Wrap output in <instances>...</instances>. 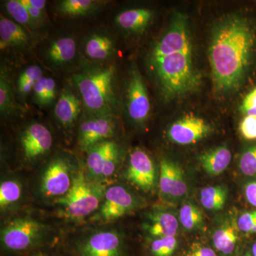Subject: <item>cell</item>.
<instances>
[{
  "mask_svg": "<svg viewBox=\"0 0 256 256\" xmlns=\"http://www.w3.org/2000/svg\"><path fill=\"white\" fill-rule=\"evenodd\" d=\"M208 57L216 92L238 90L256 66L255 16L239 13L217 24L212 32Z\"/></svg>",
  "mask_w": 256,
  "mask_h": 256,
  "instance_id": "cell-1",
  "label": "cell"
},
{
  "mask_svg": "<svg viewBox=\"0 0 256 256\" xmlns=\"http://www.w3.org/2000/svg\"><path fill=\"white\" fill-rule=\"evenodd\" d=\"M148 64L166 98L180 97L198 88L201 76L194 63L186 15H175L168 31L152 47Z\"/></svg>",
  "mask_w": 256,
  "mask_h": 256,
  "instance_id": "cell-2",
  "label": "cell"
},
{
  "mask_svg": "<svg viewBox=\"0 0 256 256\" xmlns=\"http://www.w3.org/2000/svg\"><path fill=\"white\" fill-rule=\"evenodd\" d=\"M72 80L90 116H114L118 100L114 66L86 69L74 75Z\"/></svg>",
  "mask_w": 256,
  "mask_h": 256,
  "instance_id": "cell-3",
  "label": "cell"
},
{
  "mask_svg": "<svg viewBox=\"0 0 256 256\" xmlns=\"http://www.w3.org/2000/svg\"><path fill=\"white\" fill-rule=\"evenodd\" d=\"M48 224L31 215L16 216L2 225V256H21L54 244Z\"/></svg>",
  "mask_w": 256,
  "mask_h": 256,
  "instance_id": "cell-4",
  "label": "cell"
},
{
  "mask_svg": "<svg viewBox=\"0 0 256 256\" xmlns=\"http://www.w3.org/2000/svg\"><path fill=\"white\" fill-rule=\"evenodd\" d=\"M108 185L89 180L82 166L68 193L54 202L58 214L72 223L88 220L98 210Z\"/></svg>",
  "mask_w": 256,
  "mask_h": 256,
  "instance_id": "cell-5",
  "label": "cell"
},
{
  "mask_svg": "<svg viewBox=\"0 0 256 256\" xmlns=\"http://www.w3.org/2000/svg\"><path fill=\"white\" fill-rule=\"evenodd\" d=\"M82 168L68 156H55L38 173L35 190L37 196L44 201H58L70 191Z\"/></svg>",
  "mask_w": 256,
  "mask_h": 256,
  "instance_id": "cell-6",
  "label": "cell"
},
{
  "mask_svg": "<svg viewBox=\"0 0 256 256\" xmlns=\"http://www.w3.org/2000/svg\"><path fill=\"white\" fill-rule=\"evenodd\" d=\"M63 252L64 256H126L124 236L116 228L92 229L74 237Z\"/></svg>",
  "mask_w": 256,
  "mask_h": 256,
  "instance_id": "cell-7",
  "label": "cell"
},
{
  "mask_svg": "<svg viewBox=\"0 0 256 256\" xmlns=\"http://www.w3.org/2000/svg\"><path fill=\"white\" fill-rule=\"evenodd\" d=\"M142 204L139 197L124 185L109 184L98 210L89 220L94 224L111 223L140 208Z\"/></svg>",
  "mask_w": 256,
  "mask_h": 256,
  "instance_id": "cell-8",
  "label": "cell"
},
{
  "mask_svg": "<svg viewBox=\"0 0 256 256\" xmlns=\"http://www.w3.org/2000/svg\"><path fill=\"white\" fill-rule=\"evenodd\" d=\"M122 178L138 190L150 192L156 188L158 176L154 162L146 151L136 148L130 153Z\"/></svg>",
  "mask_w": 256,
  "mask_h": 256,
  "instance_id": "cell-9",
  "label": "cell"
},
{
  "mask_svg": "<svg viewBox=\"0 0 256 256\" xmlns=\"http://www.w3.org/2000/svg\"><path fill=\"white\" fill-rule=\"evenodd\" d=\"M22 160L25 164L33 166L46 156L53 146V137L43 124H32L22 131L20 138Z\"/></svg>",
  "mask_w": 256,
  "mask_h": 256,
  "instance_id": "cell-10",
  "label": "cell"
},
{
  "mask_svg": "<svg viewBox=\"0 0 256 256\" xmlns=\"http://www.w3.org/2000/svg\"><path fill=\"white\" fill-rule=\"evenodd\" d=\"M126 94L130 118L134 124H144L150 114V101L144 80L136 66L132 67L130 74Z\"/></svg>",
  "mask_w": 256,
  "mask_h": 256,
  "instance_id": "cell-11",
  "label": "cell"
},
{
  "mask_svg": "<svg viewBox=\"0 0 256 256\" xmlns=\"http://www.w3.org/2000/svg\"><path fill=\"white\" fill-rule=\"evenodd\" d=\"M117 129L114 116H90L79 127L78 142L82 150L86 152L92 146L114 138Z\"/></svg>",
  "mask_w": 256,
  "mask_h": 256,
  "instance_id": "cell-12",
  "label": "cell"
},
{
  "mask_svg": "<svg viewBox=\"0 0 256 256\" xmlns=\"http://www.w3.org/2000/svg\"><path fill=\"white\" fill-rule=\"evenodd\" d=\"M212 127L204 119L193 114H186L175 121L168 129V138L182 146L194 144L208 136Z\"/></svg>",
  "mask_w": 256,
  "mask_h": 256,
  "instance_id": "cell-13",
  "label": "cell"
},
{
  "mask_svg": "<svg viewBox=\"0 0 256 256\" xmlns=\"http://www.w3.org/2000/svg\"><path fill=\"white\" fill-rule=\"evenodd\" d=\"M158 181L163 198H180L188 193V184L182 170L171 160L162 159L160 161Z\"/></svg>",
  "mask_w": 256,
  "mask_h": 256,
  "instance_id": "cell-14",
  "label": "cell"
},
{
  "mask_svg": "<svg viewBox=\"0 0 256 256\" xmlns=\"http://www.w3.org/2000/svg\"><path fill=\"white\" fill-rule=\"evenodd\" d=\"M143 228L152 239L175 236L178 228V220L170 212L154 210L146 214Z\"/></svg>",
  "mask_w": 256,
  "mask_h": 256,
  "instance_id": "cell-15",
  "label": "cell"
},
{
  "mask_svg": "<svg viewBox=\"0 0 256 256\" xmlns=\"http://www.w3.org/2000/svg\"><path fill=\"white\" fill-rule=\"evenodd\" d=\"M116 144L117 143L114 141L108 140L98 143L88 150L84 170L89 180L96 182L102 183L101 176L104 166L111 150Z\"/></svg>",
  "mask_w": 256,
  "mask_h": 256,
  "instance_id": "cell-16",
  "label": "cell"
},
{
  "mask_svg": "<svg viewBox=\"0 0 256 256\" xmlns=\"http://www.w3.org/2000/svg\"><path fill=\"white\" fill-rule=\"evenodd\" d=\"M24 188L18 176H4L0 183V210L2 214L12 212L22 201Z\"/></svg>",
  "mask_w": 256,
  "mask_h": 256,
  "instance_id": "cell-17",
  "label": "cell"
},
{
  "mask_svg": "<svg viewBox=\"0 0 256 256\" xmlns=\"http://www.w3.org/2000/svg\"><path fill=\"white\" fill-rule=\"evenodd\" d=\"M82 111V101L73 92L64 90L55 106V116L62 127H72Z\"/></svg>",
  "mask_w": 256,
  "mask_h": 256,
  "instance_id": "cell-18",
  "label": "cell"
},
{
  "mask_svg": "<svg viewBox=\"0 0 256 256\" xmlns=\"http://www.w3.org/2000/svg\"><path fill=\"white\" fill-rule=\"evenodd\" d=\"M154 13L152 10L146 8H138L124 10L119 13L114 18L116 24L120 28L126 32H140L144 30L152 22Z\"/></svg>",
  "mask_w": 256,
  "mask_h": 256,
  "instance_id": "cell-19",
  "label": "cell"
},
{
  "mask_svg": "<svg viewBox=\"0 0 256 256\" xmlns=\"http://www.w3.org/2000/svg\"><path fill=\"white\" fill-rule=\"evenodd\" d=\"M28 32L20 24L10 20L3 15L0 16V48L23 47L28 44Z\"/></svg>",
  "mask_w": 256,
  "mask_h": 256,
  "instance_id": "cell-20",
  "label": "cell"
},
{
  "mask_svg": "<svg viewBox=\"0 0 256 256\" xmlns=\"http://www.w3.org/2000/svg\"><path fill=\"white\" fill-rule=\"evenodd\" d=\"M232 154L226 146H220L205 152L200 156L202 168L210 176H218L230 164Z\"/></svg>",
  "mask_w": 256,
  "mask_h": 256,
  "instance_id": "cell-21",
  "label": "cell"
},
{
  "mask_svg": "<svg viewBox=\"0 0 256 256\" xmlns=\"http://www.w3.org/2000/svg\"><path fill=\"white\" fill-rule=\"evenodd\" d=\"M114 52V43L112 38L104 34H92L86 42V54L90 60H108L112 56Z\"/></svg>",
  "mask_w": 256,
  "mask_h": 256,
  "instance_id": "cell-22",
  "label": "cell"
},
{
  "mask_svg": "<svg viewBox=\"0 0 256 256\" xmlns=\"http://www.w3.org/2000/svg\"><path fill=\"white\" fill-rule=\"evenodd\" d=\"M76 53V44L72 37H62L54 42L47 50V56L52 63L62 65L72 62Z\"/></svg>",
  "mask_w": 256,
  "mask_h": 256,
  "instance_id": "cell-23",
  "label": "cell"
},
{
  "mask_svg": "<svg viewBox=\"0 0 256 256\" xmlns=\"http://www.w3.org/2000/svg\"><path fill=\"white\" fill-rule=\"evenodd\" d=\"M238 226L234 223L224 224L216 230L213 242L217 250L224 254H232L238 240Z\"/></svg>",
  "mask_w": 256,
  "mask_h": 256,
  "instance_id": "cell-24",
  "label": "cell"
},
{
  "mask_svg": "<svg viewBox=\"0 0 256 256\" xmlns=\"http://www.w3.org/2000/svg\"><path fill=\"white\" fill-rule=\"evenodd\" d=\"M226 188L223 186H210L202 188L200 202L207 210H220L224 208L227 200Z\"/></svg>",
  "mask_w": 256,
  "mask_h": 256,
  "instance_id": "cell-25",
  "label": "cell"
},
{
  "mask_svg": "<svg viewBox=\"0 0 256 256\" xmlns=\"http://www.w3.org/2000/svg\"><path fill=\"white\" fill-rule=\"evenodd\" d=\"M96 3L92 0H64L60 3L58 10L68 16H82L95 9Z\"/></svg>",
  "mask_w": 256,
  "mask_h": 256,
  "instance_id": "cell-26",
  "label": "cell"
},
{
  "mask_svg": "<svg viewBox=\"0 0 256 256\" xmlns=\"http://www.w3.org/2000/svg\"><path fill=\"white\" fill-rule=\"evenodd\" d=\"M42 68L36 65H32L28 67L18 76V86L20 94L26 96L33 90L36 82L43 76Z\"/></svg>",
  "mask_w": 256,
  "mask_h": 256,
  "instance_id": "cell-27",
  "label": "cell"
},
{
  "mask_svg": "<svg viewBox=\"0 0 256 256\" xmlns=\"http://www.w3.org/2000/svg\"><path fill=\"white\" fill-rule=\"evenodd\" d=\"M180 220L184 228L193 230L203 224V215L198 207L192 204H186L180 210Z\"/></svg>",
  "mask_w": 256,
  "mask_h": 256,
  "instance_id": "cell-28",
  "label": "cell"
},
{
  "mask_svg": "<svg viewBox=\"0 0 256 256\" xmlns=\"http://www.w3.org/2000/svg\"><path fill=\"white\" fill-rule=\"evenodd\" d=\"M14 100L11 86L2 70L0 78V111L2 116H10L14 112Z\"/></svg>",
  "mask_w": 256,
  "mask_h": 256,
  "instance_id": "cell-29",
  "label": "cell"
},
{
  "mask_svg": "<svg viewBox=\"0 0 256 256\" xmlns=\"http://www.w3.org/2000/svg\"><path fill=\"white\" fill-rule=\"evenodd\" d=\"M178 247L175 236L152 239L149 250L152 256H171Z\"/></svg>",
  "mask_w": 256,
  "mask_h": 256,
  "instance_id": "cell-30",
  "label": "cell"
},
{
  "mask_svg": "<svg viewBox=\"0 0 256 256\" xmlns=\"http://www.w3.org/2000/svg\"><path fill=\"white\" fill-rule=\"evenodd\" d=\"M239 169L248 176H256V144L244 150L239 160Z\"/></svg>",
  "mask_w": 256,
  "mask_h": 256,
  "instance_id": "cell-31",
  "label": "cell"
},
{
  "mask_svg": "<svg viewBox=\"0 0 256 256\" xmlns=\"http://www.w3.org/2000/svg\"><path fill=\"white\" fill-rule=\"evenodd\" d=\"M6 9L9 14L20 24L30 25L34 23L28 14V10L20 2V0H10L6 2Z\"/></svg>",
  "mask_w": 256,
  "mask_h": 256,
  "instance_id": "cell-32",
  "label": "cell"
},
{
  "mask_svg": "<svg viewBox=\"0 0 256 256\" xmlns=\"http://www.w3.org/2000/svg\"><path fill=\"white\" fill-rule=\"evenodd\" d=\"M237 226L242 233L247 235L256 234V210L242 213L238 218Z\"/></svg>",
  "mask_w": 256,
  "mask_h": 256,
  "instance_id": "cell-33",
  "label": "cell"
},
{
  "mask_svg": "<svg viewBox=\"0 0 256 256\" xmlns=\"http://www.w3.org/2000/svg\"><path fill=\"white\" fill-rule=\"evenodd\" d=\"M239 131L246 140H256V116H244L239 124Z\"/></svg>",
  "mask_w": 256,
  "mask_h": 256,
  "instance_id": "cell-34",
  "label": "cell"
},
{
  "mask_svg": "<svg viewBox=\"0 0 256 256\" xmlns=\"http://www.w3.org/2000/svg\"><path fill=\"white\" fill-rule=\"evenodd\" d=\"M240 110L244 116H256V86L242 99Z\"/></svg>",
  "mask_w": 256,
  "mask_h": 256,
  "instance_id": "cell-35",
  "label": "cell"
},
{
  "mask_svg": "<svg viewBox=\"0 0 256 256\" xmlns=\"http://www.w3.org/2000/svg\"><path fill=\"white\" fill-rule=\"evenodd\" d=\"M47 77L42 76L34 86V97L37 104L41 106H46Z\"/></svg>",
  "mask_w": 256,
  "mask_h": 256,
  "instance_id": "cell-36",
  "label": "cell"
},
{
  "mask_svg": "<svg viewBox=\"0 0 256 256\" xmlns=\"http://www.w3.org/2000/svg\"><path fill=\"white\" fill-rule=\"evenodd\" d=\"M21 256H63L60 254L54 244L37 248Z\"/></svg>",
  "mask_w": 256,
  "mask_h": 256,
  "instance_id": "cell-37",
  "label": "cell"
},
{
  "mask_svg": "<svg viewBox=\"0 0 256 256\" xmlns=\"http://www.w3.org/2000/svg\"><path fill=\"white\" fill-rule=\"evenodd\" d=\"M245 196L248 202L256 207V181L250 182L246 185Z\"/></svg>",
  "mask_w": 256,
  "mask_h": 256,
  "instance_id": "cell-38",
  "label": "cell"
},
{
  "mask_svg": "<svg viewBox=\"0 0 256 256\" xmlns=\"http://www.w3.org/2000/svg\"><path fill=\"white\" fill-rule=\"evenodd\" d=\"M188 256H217L214 250L208 247L196 245L188 254Z\"/></svg>",
  "mask_w": 256,
  "mask_h": 256,
  "instance_id": "cell-39",
  "label": "cell"
},
{
  "mask_svg": "<svg viewBox=\"0 0 256 256\" xmlns=\"http://www.w3.org/2000/svg\"><path fill=\"white\" fill-rule=\"evenodd\" d=\"M56 90V85L55 80L53 78L47 77L46 106L50 105L55 98Z\"/></svg>",
  "mask_w": 256,
  "mask_h": 256,
  "instance_id": "cell-40",
  "label": "cell"
},
{
  "mask_svg": "<svg viewBox=\"0 0 256 256\" xmlns=\"http://www.w3.org/2000/svg\"><path fill=\"white\" fill-rule=\"evenodd\" d=\"M20 2L22 3L28 10V14L31 16L32 20L34 22H40L43 18V12L41 10L36 9V8H33V6H30V5L25 4L22 2V0H20Z\"/></svg>",
  "mask_w": 256,
  "mask_h": 256,
  "instance_id": "cell-41",
  "label": "cell"
},
{
  "mask_svg": "<svg viewBox=\"0 0 256 256\" xmlns=\"http://www.w3.org/2000/svg\"><path fill=\"white\" fill-rule=\"evenodd\" d=\"M22 2L25 4L41 10L42 12L44 10L46 3V1H43V0H22Z\"/></svg>",
  "mask_w": 256,
  "mask_h": 256,
  "instance_id": "cell-42",
  "label": "cell"
},
{
  "mask_svg": "<svg viewBox=\"0 0 256 256\" xmlns=\"http://www.w3.org/2000/svg\"><path fill=\"white\" fill-rule=\"evenodd\" d=\"M252 256H256V242H254L252 246Z\"/></svg>",
  "mask_w": 256,
  "mask_h": 256,
  "instance_id": "cell-43",
  "label": "cell"
},
{
  "mask_svg": "<svg viewBox=\"0 0 256 256\" xmlns=\"http://www.w3.org/2000/svg\"><path fill=\"white\" fill-rule=\"evenodd\" d=\"M244 256H252V254H249V252H248V254H246V255Z\"/></svg>",
  "mask_w": 256,
  "mask_h": 256,
  "instance_id": "cell-44",
  "label": "cell"
}]
</instances>
